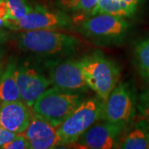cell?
<instances>
[{
	"label": "cell",
	"mask_w": 149,
	"mask_h": 149,
	"mask_svg": "<svg viewBox=\"0 0 149 149\" xmlns=\"http://www.w3.org/2000/svg\"><path fill=\"white\" fill-rule=\"evenodd\" d=\"M17 45L23 52L52 61L71 56L80 42L76 37L55 30L37 29L22 32L17 39Z\"/></svg>",
	"instance_id": "obj_1"
},
{
	"label": "cell",
	"mask_w": 149,
	"mask_h": 149,
	"mask_svg": "<svg viewBox=\"0 0 149 149\" xmlns=\"http://www.w3.org/2000/svg\"><path fill=\"white\" fill-rule=\"evenodd\" d=\"M86 83L97 96L106 101L120 78V68L102 52L96 51L80 59Z\"/></svg>",
	"instance_id": "obj_2"
},
{
	"label": "cell",
	"mask_w": 149,
	"mask_h": 149,
	"mask_svg": "<svg viewBox=\"0 0 149 149\" xmlns=\"http://www.w3.org/2000/svg\"><path fill=\"white\" fill-rule=\"evenodd\" d=\"M83 101L84 96L79 92L53 86L37 99L32 109L34 113L58 127Z\"/></svg>",
	"instance_id": "obj_3"
},
{
	"label": "cell",
	"mask_w": 149,
	"mask_h": 149,
	"mask_svg": "<svg viewBox=\"0 0 149 149\" xmlns=\"http://www.w3.org/2000/svg\"><path fill=\"white\" fill-rule=\"evenodd\" d=\"M104 101L98 96L84 100L57 127L61 146L75 143L84 133L101 119Z\"/></svg>",
	"instance_id": "obj_4"
},
{
	"label": "cell",
	"mask_w": 149,
	"mask_h": 149,
	"mask_svg": "<svg viewBox=\"0 0 149 149\" xmlns=\"http://www.w3.org/2000/svg\"><path fill=\"white\" fill-rule=\"evenodd\" d=\"M129 27L130 24L126 18L96 13L83 19L78 28L82 35L94 42L111 45L122 42Z\"/></svg>",
	"instance_id": "obj_5"
},
{
	"label": "cell",
	"mask_w": 149,
	"mask_h": 149,
	"mask_svg": "<svg viewBox=\"0 0 149 149\" xmlns=\"http://www.w3.org/2000/svg\"><path fill=\"white\" fill-rule=\"evenodd\" d=\"M10 22L13 30L20 31L59 30L73 27V18L68 13L60 8L50 9L42 5L33 7L32 10L21 19Z\"/></svg>",
	"instance_id": "obj_6"
},
{
	"label": "cell",
	"mask_w": 149,
	"mask_h": 149,
	"mask_svg": "<svg viewBox=\"0 0 149 149\" xmlns=\"http://www.w3.org/2000/svg\"><path fill=\"white\" fill-rule=\"evenodd\" d=\"M136 106L133 87L128 83H119L104 102L101 119L127 126L133 119Z\"/></svg>",
	"instance_id": "obj_7"
},
{
	"label": "cell",
	"mask_w": 149,
	"mask_h": 149,
	"mask_svg": "<svg viewBox=\"0 0 149 149\" xmlns=\"http://www.w3.org/2000/svg\"><path fill=\"white\" fill-rule=\"evenodd\" d=\"M48 78L51 85L64 91L80 92L88 90L80 60L58 59L49 61Z\"/></svg>",
	"instance_id": "obj_8"
},
{
	"label": "cell",
	"mask_w": 149,
	"mask_h": 149,
	"mask_svg": "<svg viewBox=\"0 0 149 149\" xmlns=\"http://www.w3.org/2000/svg\"><path fill=\"white\" fill-rule=\"evenodd\" d=\"M16 79L21 100L29 108L52 85L39 67L29 62L17 65Z\"/></svg>",
	"instance_id": "obj_9"
},
{
	"label": "cell",
	"mask_w": 149,
	"mask_h": 149,
	"mask_svg": "<svg viewBox=\"0 0 149 149\" xmlns=\"http://www.w3.org/2000/svg\"><path fill=\"white\" fill-rule=\"evenodd\" d=\"M125 128L122 123L104 120L91 126L78 140L79 145L83 148H113Z\"/></svg>",
	"instance_id": "obj_10"
},
{
	"label": "cell",
	"mask_w": 149,
	"mask_h": 149,
	"mask_svg": "<svg viewBox=\"0 0 149 149\" xmlns=\"http://www.w3.org/2000/svg\"><path fill=\"white\" fill-rule=\"evenodd\" d=\"M24 136L32 149H52L61 146L57 127L34 113Z\"/></svg>",
	"instance_id": "obj_11"
},
{
	"label": "cell",
	"mask_w": 149,
	"mask_h": 149,
	"mask_svg": "<svg viewBox=\"0 0 149 149\" xmlns=\"http://www.w3.org/2000/svg\"><path fill=\"white\" fill-rule=\"evenodd\" d=\"M31 118L30 108L21 100L0 104V126L11 132L22 134Z\"/></svg>",
	"instance_id": "obj_12"
},
{
	"label": "cell",
	"mask_w": 149,
	"mask_h": 149,
	"mask_svg": "<svg viewBox=\"0 0 149 149\" xmlns=\"http://www.w3.org/2000/svg\"><path fill=\"white\" fill-rule=\"evenodd\" d=\"M17 63L10 61L0 77V103L21 100L16 79Z\"/></svg>",
	"instance_id": "obj_13"
},
{
	"label": "cell",
	"mask_w": 149,
	"mask_h": 149,
	"mask_svg": "<svg viewBox=\"0 0 149 149\" xmlns=\"http://www.w3.org/2000/svg\"><path fill=\"white\" fill-rule=\"evenodd\" d=\"M122 149H149V123H137L119 144Z\"/></svg>",
	"instance_id": "obj_14"
},
{
	"label": "cell",
	"mask_w": 149,
	"mask_h": 149,
	"mask_svg": "<svg viewBox=\"0 0 149 149\" xmlns=\"http://www.w3.org/2000/svg\"><path fill=\"white\" fill-rule=\"evenodd\" d=\"M60 9L85 18L95 14L98 0H57Z\"/></svg>",
	"instance_id": "obj_15"
},
{
	"label": "cell",
	"mask_w": 149,
	"mask_h": 149,
	"mask_svg": "<svg viewBox=\"0 0 149 149\" xmlns=\"http://www.w3.org/2000/svg\"><path fill=\"white\" fill-rule=\"evenodd\" d=\"M133 61L139 75L149 84V35L135 45Z\"/></svg>",
	"instance_id": "obj_16"
},
{
	"label": "cell",
	"mask_w": 149,
	"mask_h": 149,
	"mask_svg": "<svg viewBox=\"0 0 149 149\" xmlns=\"http://www.w3.org/2000/svg\"><path fill=\"white\" fill-rule=\"evenodd\" d=\"M96 13H105L123 18L132 17L135 13L118 0H98Z\"/></svg>",
	"instance_id": "obj_17"
},
{
	"label": "cell",
	"mask_w": 149,
	"mask_h": 149,
	"mask_svg": "<svg viewBox=\"0 0 149 149\" xmlns=\"http://www.w3.org/2000/svg\"><path fill=\"white\" fill-rule=\"evenodd\" d=\"M8 8L7 20L17 21L27 15L33 8L28 0H6Z\"/></svg>",
	"instance_id": "obj_18"
},
{
	"label": "cell",
	"mask_w": 149,
	"mask_h": 149,
	"mask_svg": "<svg viewBox=\"0 0 149 149\" xmlns=\"http://www.w3.org/2000/svg\"><path fill=\"white\" fill-rule=\"evenodd\" d=\"M137 109L144 119L149 123V87L139 95Z\"/></svg>",
	"instance_id": "obj_19"
},
{
	"label": "cell",
	"mask_w": 149,
	"mask_h": 149,
	"mask_svg": "<svg viewBox=\"0 0 149 149\" xmlns=\"http://www.w3.org/2000/svg\"><path fill=\"white\" fill-rule=\"evenodd\" d=\"M30 148V143L24 134H18L13 141L5 144L3 149H28Z\"/></svg>",
	"instance_id": "obj_20"
},
{
	"label": "cell",
	"mask_w": 149,
	"mask_h": 149,
	"mask_svg": "<svg viewBox=\"0 0 149 149\" xmlns=\"http://www.w3.org/2000/svg\"><path fill=\"white\" fill-rule=\"evenodd\" d=\"M17 135H18L17 133L11 132L9 130L0 126V148H3V147L5 144L13 141Z\"/></svg>",
	"instance_id": "obj_21"
},
{
	"label": "cell",
	"mask_w": 149,
	"mask_h": 149,
	"mask_svg": "<svg viewBox=\"0 0 149 149\" xmlns=\"http://www.w3.org/2000/svg\"><path fill=\"white\" fill-rule=\"evenodd\" d=\"M118 1H119L123 3H124L125 5L128 6V8L130 9H132L135 13L138 11L139 5L143 2V0H118Z\"/></svg>",
	"instance_id": "obj_22"
},
{
	"label": "cell",
	"mask_w": 149,
	"mask_h": 149,
	"mask_svg": "<svg viewBox=\"0 0 149 149\" xmlns=\"http://www.w3.org/2000/svg\"><path fill=\"white\" fill-rule=\"evenodd\" d=\"M8 15V8L6 0H0V19L7 20Z\"/></svg>",
	"instance_id": "obj_23"
},
{
	"label": "cell",
	"mask_w": 149,
	"mask_h": 149,
	"mask_svg": "<svg viewBox=\"0 0 149 149\" xmlns=\"http://www.w3.org/2000/svg\"><path fill=\"white\" fill-rule=\"evenodd\" d=\"M9 37V33L3 27H0V49L5 44Z\"/></svg>",
	"instance_id": "obj_24"
},
{
	"label": "cell",
	"mask_w": 149,
	"mask_h": 149,
	"mask_svg": "<svg viewBox=\"0 0 149 149\" xmlns=\"http://www.w3.org/2000/svg\"><path fill=\"white\" fill-rule=\"evenodd\" d=\"M3 62L1 61V60H0V77H1V75L3 74Z\"/></svg>",
	"instance_id": "obj_25"
}]
</instances>
